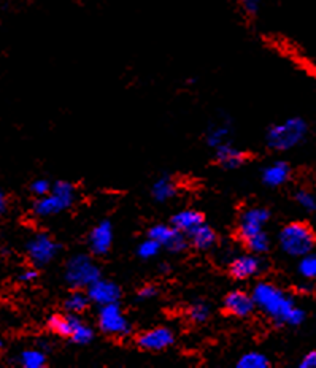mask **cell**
<instances>
[{"mask_svg":"<svg viewBox=\"0 0 316 368\" xmlns=\"http://www.w3.org/2000/svg\"><path fill=\"white\" fill-rule=\"evenodd\" d=\"M252 297L256 308H259L275 324L299 325L305 318V313L296 305L293 297L272 282L256 285Z\"/></svg>","mask_w":316,"mask_h":368,"instance_id":"6da1fadb","label":"cell"},{"mask_svg":"<svg viewBox=\"0 0 316 368\" xmlns=\"http://www.w3.org/2000/svg\"><path fill=\"white\" fill-rule=\"evenodd\" d=\"M280 246L286 254L293 257H303L313 251L316 237L312 229L303 222H291L280 232Z\"/></svg>","mask_w":316,"mask_h":368,"instance_id":"7a4b0ae2","label":"cell"},{"mask_svg":"<svg viewBox=\"0 0 316 368\" xmlns=\"http://www.w3.org/2000/svg\"><path fill=\"white\" fill-rule=\"evenodd\" d=\"M307 134V124L301 118L286 119L284 123L272 125L266 140L269 148L275 151H288L299 144Z\"/></svg>","mask_w":316,"mask_h":368,"instance_id":"3957f363","label":"cell"},{"mask_svg":"<svg viewBox=\"0 0 316 368\" xmlns=\"http://www.w3.org/2000/svg\"><path fill=\"white\" fill-rule=\"evenodd\" d=\"M50 327L56 335L69 339L76 345H88L94 339V332L89 325L81 321L76 315H53L48 321Z\"/></svg>","mask_w":316,"mask_h":368,"instance_id":"277c9868","label":"cell"},{"mask_svg":"<svg viewBox=\"0 0 316 368\" xmlns=\"http://www.w3.org/2000/svg\"><path fill=\"white\" fill-rule=\"evenodd\" d=\"M99 278L100 268L86 254H76L65 265V281L75 289H88Z\"/></svg>","mask_w":316,"mask_h":368,"instance_id":"5b68a950","label":"cell"},{"mask_svg":"<svg viewBox=\"0 0 316 368\" xmlns=\"http://www.w3.org/2000/svg\"><path fill=\"white\" fill-rule=\"evenodd\" d=\"M99 327L105 335L113 336V339H124L130 332L129 319L124 315L123 310L119 308L118 304L100 306Z\"/></svg>","mask_w":316,"mask_h":368,"instance_id":"8992f818","label":"cell"},{"mask_svg":"<svg viewBox=\"0 0 316 368\" xmlns=\"http://www.w3.org/2000/svg\"><path fill=\"white\" fill-rule=\"evenodd\" d=\"M27 256L37 267L50 264L57 256L59 245L48 233H39L27 243Z\"/></svg>","mask_w":316,"mask_h":368,"instance_id":"52a82bcc","label":"cell"},{"mask_svg":"<svg viewBox=\"0 0 316 368\" xmlns=\"http://www.w3.org/2000/svg\"><path fill=\"white\" fill-rule=\"evenodd\" d=\"M269 211L266 208H248L240 216V224H238V237L245 243L254 235L264 232V226L269 221Z\"/></svg>","mask_w":316,"mask_h":368,"instance_id":"ba28073f","label":"cell"},{"mask_svg":"<svg viewBox=\"0 0 316 368\" xmlns=\"http://www.w3.org/2000/svg\"><path fill=\"white\" fill-rule=\"evenodd\" d=\"M148 237L156 240L160 245V248H167L169 251L180 252L186 250L188 241L184 238V233L177 231L174 226H165V224H156L150 229Z\"/></svg>","mask_w":316,"mask_h":368,"instance_id":"9c48e42d","label":"cell"},{"mask_svg":"<svg viewBox=\"0 0 316 368\" xmlns=\"http://www.w3.org/2000/svg\"><path fill=\"white\" fill-rule=\"evenodd\" d=\"M174 341L175 335L169 327H154L140 334L137 339V345L145 351L158 353L174 345Z\"/></svg>","mask_w":316,"mask_h":368,"instance_id":"30bf717a","label":"cell"},{"mask_svg":"<svg viewBox=\"0 0 316 368\" xmlns=\"http://www.w3.org/2000/svg\"><path fill=\"white\" fill-rule=\"evenodd\" d=\"M88 295L89 300L100 306L109 304H118V300L121 299V289H119L116 282L99 278L88 287Z\"/></svg>","mask_w":316,"mask_h":368,"instance_id":"8fae6325","label":"cell"},{"mask_svg":"<svg viewBox=\"0 0 316 368\" xmlns=\"http://www.w3.org/2000/svg\"><path fill=\"white\" fill-rule=\"evenodd\" d=\"M113 245V227L110 221H102L89 233V250L94 256H105Z\"/></svg>","mask_w":316,"mask_h":368,"instance_id":"7c38bea8","label":"cell"},{"mask_svg":"<svg viewBox=\"0 0 316 368\" xmlns=\"http://www.w3.org/2000/svg\"><path fill=\"white\" fill-rule=\"evenodd\" d=\"M256 308L252 295L243 291H232L224 299V311L235 318H248Z\"/></svg>","mask_w":316,"mask_h":368,"instance_id":"4fadbf2b","label":"cell"},{"mask_svg":"<svg viewBox=\"0 0 316 368\" xmlns=\"http://www.w3.org/2000/svg\"><path fill=\"white\" fill-rule=\"evenodd\" d=\"M262 268V262L259 261V257H256V254H245V256H238L234 261L231 262V275L234 276L235 280H248L252 276L258 275L259 270Z\"/></svg>","mask_w":316,"mask_h":368,"instance_id":"5bb4252c","label":"cell"},{"mask_svg":"<svg viewBox=\"0 0 316 368\" xmlns=\"http://www.w3.org/2000/svg\"><path fill=\"white\" fill-rule=\"evenodd\" d=\"M172 226H174L177 231H180L184 235H189L193 231H195L199 226L204 224V214L199 213L195 210H183L178 211L177 214H174L172 218Z\"/></svg>","mask_w":316,"mask_h":368,"instance_id":"9a60e30c","label":"cell"},{"mask_svg":"<svg viewBox=\"0 0 316 368\" xmlns=\"http://www.w3.org/2000/svg\"><path fill=\"white\" fill-rule=\"evenodd\" d=\"M214 158H217L214 161H217L218 165L232 170V168H238L247 161V154L243 151L234 148L232 144L224 143L217 148V156Z\"/></svg>","mask_w":316,"mask_h":368,"instance_id":"2e32d148","label":"cell"},{"mask_svg":"<svg viewBox=\"0 0 316 368\" xmlns=\"http://www.w3.org/2000/svg\"><path fill=\"white\" fill-rule=\"evenodd\" d=\"M65 205L62 203L61 198L50 192L48 196L39 197V200L34 205V213L40 216V218H50V216H56L64 211Z\"/></svg>","mask_w":316,"mask_h":368,"instance_id":"e0dca14e","label":"cell"},{"mask_svg":"<svg viewBox=\"0 0 316 368\" xmlns=\"http://www.w3.org/2000/svg\"><path fill=\"white\" fill-rule=\"evenodd\" d=\"M188 238H189V243L193 245L195 250L205 251V250H210L214 245V241H217V233H214L210 226H207L204 222V224L199 226L195 231L191 232L188 235Z\"/></svg>","mask_w":316,"mask_h":368,"instance_id":"ac0fdd59","label":"cell"},{"mask_svg":"<svg viewBox=\"0 0 316 368\" xmlns=\"http://www.w3.org/2000/svg\"><path fill=\"white\" fill-rule=\"evenodd\" d=\"M289 175H291V168L288 164H284V162H275V164L269 165L262 173V179H264L266 184L269 186H282L283 183L289 179Z\"/></svg>","mask_w":316,"mask_h":368,"instance_id":"d6986e66","label":"cell"},{"mask_svg":"<svg viewBox=\"0 0 316 368\" xmlns=\"http://www.w3.org/2000/svg\"><path fill=\"white\" fill-rule=\"evenodd\" d=\"M177 191L178 186L175 181L169 177H163L153 184L151 194L158 202H167L177 196Z\"/></svg>","mask_w":316,"mask_h":368,"instance_id":"ffe728a7","label":"cell"},{"mask_svg":"<svg viewBox=\"0 0 316 368\" xmlns=\"http://www.w3.org/2000/svg\"><path fill=\"white\" fill-rule=\"evenodd\" d=\"M89 295L88 292H83L81 289H76V291L71 292L67 299L64 301V308L65 311H69L70 315H80V313L86 311L89 306Z\"/></svg>","mask_w":316,"mask_h":368,"instance_id":"44dd1931","label":"cell"},{"mask_svg":"<svg viewBox=\"0 0 316 368\" xmlns=\"http://www.w3.org/2000/svg\"><path fill=\"white\" fill-rule=\"evenodd\" d=\"M237 367L238 368H267V367H270V362L264 354L253 351V353L242 355L240 360L237 362Z\"/></svg>","mask_w":316,"mask_h":368,"instance_id":"7402d4cb","label":"cell"},{"mask_svg":"<svg viewBox=\"0 0 316 368\" xmlns=\"http://www.w3.org/2000/svg\"><path fill=\"white\" fill-rule=\"evenodd\" d=\"M20 362L26 368H41L46 365V355L39 349H26L22 351Z\"/></svg>","mask_w":316,"mask_h":368,"instance_id":"603a6c76","label":"cell"},{"mask_svg":"<svg viewBox=\"0 0 316 368\" xmlns=\"http://www.w3.org/2000/svg\"><path fill=\"white\" fill-rule=\"evenodd\" d=\"M51 192L61 198L65 207H70L75 200V188L74 184L69 183V181H57V183L51 188Z\"/></svg>","mask_w":316,"mask_h":368,"instance_id":"cb8c5ba5","label":"cell"},{"mask_svg":"<svg viewBox=\"0 0 316 368\" xmlns=\"http://www.w3.org/2000/svg\"><path fill=\"white\" fill-rule=\"evenodd\" d=\"M228 137H229V128L226 124H219V125H213L208 130L207 134V143L217 149L221 144L228 143Z\"/></svg>","mask_w":316,"mask_h":368,"instance_id":"d4e9b609","label":"cell"},{"mask_svg":"<svg viewBox=\"0 0 316 368\" xmlns=\"http://www.w3.org/2000/svg\"><path fill=\"white\" fill-rule=\"evenodd\" d=\"M247 248L253 252V254H262V252L269 251L270 248V240L267 237L266 232H261L258 235H254L249 240L245 241Z\"/></svg>","mask_w":316,"mask_h":368,"instance_id":"484cf974","label":"cell"},{"mask_svg":"<svg viewBox=\"0 0 316 368\" xmlns=\"http://www.w3.org/2000/svg\"><path fill=\"white\" fill-rule=\"evenodd\" d=\"M188 318L195 324L207 322L208 318H210V308H208V305L198 301V304L191 305L188 308Z\"/></svg>","mask_w":316,"mask_h":368,"instance_id":"4316f807","label":"cell"},{"mask_svg":"<svg viewBox=\"0 0 316 368\" xmlns=\"http://www.w3.org/2000/svg\"><path fill=\"white\" fill-rule=\"evenodd\" d=\"M299 273L305 280L316 281V254L310 252V254L302 257V261L299 264Z\"/></svg>","mask_w":316,"mask_h":368,"instance_id":"83f0119b","label":"cell"},{"mask_svg":"<svg viewBox=\"0 0 316 368\" xmlns=\"http://www.w3.org/2000/svg\"><path fill=\"white\" fill-rule=\"evenodd\" d=\"M159 250H160V245L158 243V241L148 237L145 241H142V243L139 245V248H137V254H139L142 259H151L158 254Z\"/></svg>","mask_w":316,"mask_h":368,"instance_id":"f1b7e54d","label":"cell"},{"mask_svg":"<svg viewBox=\"0 0 316 368\" xmlns=\"http://www.w3.org/2000/svg\"><path fill=\"white\" fill-rule=\"evenodd\" d=\"M296 200L303 210H307V211H313L316 208V198H315V196L312 194V192H308V191H299V192H297Z\"/></svg>","mask_w":316,"mask_h":368,"instance_id":"f546056e","label":"cell"},{"mask_svg":"<svg viewBox=\"0 0 316 368\" xmlns=\"http://www.w3.org/2000/svg\"><path fill=\"white\" fill-rule=\"evenodd\" d=\"M31 191L37 197H43V196H48L51 192V184L48 183L46 179H35L31 186Z\"/></svg>","mask_w":316,"mask_h":368,"instance_id":"4dcf8cb0","label":"cell"},{"mask_svg":"<svg viewBox=\"0 0 316 368\" xmlns=\"http://www.w3.org/2000/svg\"><path fill=\"white\" fill-rule=\"evenodd\" d=\"M238 4L247 15H256L261 7V0H238Z\"/></svg>","mask_w":316,"mask_h":368,"instance_id":"1f68e13d","label":"cell"},{"mask_svg":"<svg viewBox=\"0 0 316 368\" xmlns=\"http://www.w3.org/2000/svg\"><path fill=\"white\" fill-rule=\"evenodd\" d=\"M156 287L151 286V285H148V286H143L140 291H139V297L143 299V300H146V299H153V297H156Z\"/></svg>","mask_w":316,"mask_h":368,"instance_id":"d6a6232c","label":"cell"},{"mask_svg":"<svg viewBox=\"0 0 316 368\" xmlns=\"http://www.w3.org/2000/svg\"><path fill=\"white\" fill-rule=\"evenodd\" d=\"M301 368H316V353H308L301 362Z\"/></svg>","mask_w":316,"mask_h":368,"instance_id":"836d02e7","label":"cell"},{"mask_svg":"<svg viewBox=\"0 0 316 368\" xmlns=\"http://www.w3.org/2000/svg\"><path fill=\"white\" fill-rule=\"evenodd\" d=\"M37 280V271L35 270H24L20 275V281L22 282H32Z\"/></svg>","mask_w":316,"mask_h":368,"instance_id":"e575fe53","label":"cell"},{"mask_svg":"<svg viewBox=\"0 0 316 368\" xmlns=\"http://www.w3.org/2000/svg\"><path fill=\"white\" fill-rule=\"evenodd\" d=\"M5 208H7V196H5L4 191L0 189V214L4 213Z\"/></svg>","mask_w":316,"mask_h":368,"instance_id":"d590c367","label":"cell"},{"mask_svg":"<svg viewBox=\"0 0 316 368\" xmlns=\"http://www.w3.org/2000/svg\"><path fill=\"white\" fill-rule=\"evenodd\" d=\"M2 346H4V343H2V340H0V349H2Z\"/></svg>","mask_w":316,"mask_h":368,"instance_id":"8d00e7d4","label":"cell"}]
</instances>
